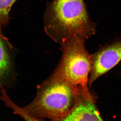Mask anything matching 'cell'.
I'll return each mask as SVG.
<instances>
[{"mask_svg":"<svg viewBox=\"0 0 121 121\" xmlns=\"http://www.w3.org/2000/svg\"><path fill=\"white\" fill-rule=\"evenodd\" d=\"M43 21L46 35L60 44L71 36L86 40L96 32L84 0H52L46 5Z\"/></svg>","mask_w":121,"mask_h":121,"instance_id":"obj_1","label":"cell"},{"mask_svg":"<svg viewBox=\"0 0 121 121\" xmlns=\"http://www.w3.org/2000/svg\"><path fill=\"white\" fill-rule=\"evenodd\" d=\"M85 40L71 36L60 44L62 52L60 62L52 74L66 83L77 95L94 100L88 89L91 69V55L85 48Z\"/></svg>","mask_w":121,"mask_h":121,"instance_id":"obj_2","label":"cell"},{"mask_svg":"<svg viewBox=\"0 0 121 121\" xmlns=\"http://www.w3.org/2000/svg\"><path fill=\"white\" fill-rule=\"evenodd\" d=\"M76 95L66 83L52 74L37 86L35 98L24 108L36 121H60L73 106Z\"/></svg>","mask_w":121,"mask_h":121,"instance_id":"obj_3","label":"cell"},{"mask_svg":"<svg viewBox=\"0 0 121 121\" xmlns=\"http://www.w3.org/2000/svg\"><path fill=\"white\" fill-rule=\"evenodd\" d=\"M91 55V69L88 81L90 87L98 78L114 67L121 60V39Z\"/></svg>","mask_w":121,"mask_h":121,"instance_id":"obj_4","label":"cell"},{"mask_svg":"<svg viewBox=\"0 0 121 121\" xmlns=\"http://www.w3.org/2000/svg\"><path fill=\"white\" fill-rule=\"evenodd\" d=\"M103 121L95 100L76 95L73 106L61 121Z\"/></svg>","mask_w":121,"mask_h":121,"instance_id":"obj_5","label":"cell"},{"mask_svg":"<svg viewBox=\"0 0 121 121\" xmlns=\"http://www.w3.org/2000/svg\"><path fill=\"white\" fill-rule=\"evenodd\" d=\"M0 29V86H3L12 70V60L9 52V44L1 33Z\"/></svg>","mask_w":121,"mask_h":121,"instance_id":"obj_6","label":"cell"},{"mask_svg":"<svg viewBox=\"0 0 121 121\" xmlns=\"http://www.w3.org/2000/svg\"><path fill=\"white\" fill-rule=\"evenodd\" d=\"M0 92L1 94L0 99L4 102L5 105L13 111V113L18 115L26 121H36L35 119L29 114L24 107H19L11 100L2 85L0 86Z\"/></svg>","mask_w":121,"mask_h":121,"instance_id":"obj_7","label":"cell"},{"mask_svg":"<svg viewBox=\"0 0 121 121\" xmlns=\"http://www.w3.org/2000/svg\"><path fill=\"white\" fill-rule=\"evenodd\" d=\"M17 0H0V29L8 23L12 7Z\"/></svg>","mask_w":121,"mask_h":121,"instance_id":"obj_8","label":"cell"}]
</instances>
